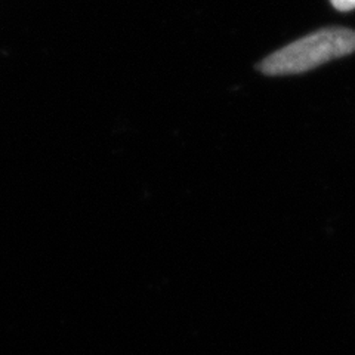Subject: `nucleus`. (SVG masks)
Here are the masks:
<instances>
[{
	"mask_svg": "<svg viewBox=\"0 0 355 355\" xmlns=\"http://www.w3.org/2000/svg\"><path fill=\"white\" fill-rule=\"evenodd\" d=\"M352 52H355L354 30L321 28L271 53L259 64V70L266 76L301 74Z\"/></svg>",
	"mask_w": 355,
	"mask_h": 355,
	"instance_id": "nucleus-1",
	"label": "nucleus"
},
{
	"mask_svg": "<svg viewBox=\"0 0 355 355\" xmlns=\"http://www.w3.org/2000/svg\"><path fill=\"white\" fill-rule=\"evenodd\" d=\"M330 3L340 12H348V10L355 9V0H330Z\"/></svg>",
	"mask_w": 355,
	"mask_h": 355,
	"instance_id": "nucleus-2",
	"label": "nucleus"
}]
</instances>
